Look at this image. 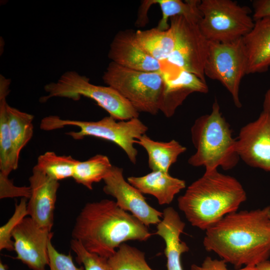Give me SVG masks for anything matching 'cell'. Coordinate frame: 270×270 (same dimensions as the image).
Returning <instances> with one entry per match:
<instances>
[{"instance_id":"6da1fadb","label":"cell","mask_w":270,"mask_h":270,"mask_svg":"<svg viewBox=\"0 0 270 270\" xmlns=\"http://www.w3.org/2000/svg\"><path fill=\"white\" fill-rule=\"evenodd\" d=\"M270 206L229 214L206 230L208 252L238 268L256 267L270 256Z\"/></svg>"},{"instance_id":"7a4b0ae2","label":"cell","mask_w":270,"mask_h":270,"mask_svg":"<svg viewBox=\"0 0 270 270\" xmlns=\"http://www.w3.org/2000/svg\"><path fill=\"white\" fill-rule=\"evenodd\" d=\"M152 235L136 216L115 201L86 203L77 216L72 236L89 252L108 258L128 240L146 241Z\"/></svg>"},{"instance_id":"3957f363","label":"cell","mask_w":270,"mask_h":270,"mask_svg":"<svg viewBox=\"0 0 270 270\" xmlns=\"http://www.w3.org/2000/svg\"><path fill=\"white\" fill-rule=\"evenodd\" d=\"M246 200L241 184L218 169L204 174L178 198L179 209L194 226L206 230L226 215L238 211Z\"/></svg>"},{"instance_id":"277c9868","label":"cell","mask_w":270,"mask_h":270,"mask_svg":"<svg viewBox=\"0 0 270 270\" xmlns=\"http://www.w3.org/2000/svg\"><path fill=\"white\" fill-rule=\"evenodd\" d=\"M190 132L196 152L188 160L190 165L204 166L206 171L218 167L229 170L236 166L240 158L236 150V138L232 137L216 99L210 114L196 120Z\"/></svg>"},{"instance_id":"5b68a950","label":"cell","mask_w":270,"mask_h":270,"mask_svg":"<svg viewBox=\"0 0 270 270\" xmlns=\"http://www.w3.org/2000/svg\"><path fill=\"white\" fill-rule=\"evenodd\" d=\"M110 116L100 120L88 122L63 119L57 116H49L42 120L40 128L44 130H52L66 126L78 127V132L66 133L74 140H82L92 136L112 142L125 152L133 164L136 162L138 150L134 147L135 140L146 134L148 127L138 118L116 122Z\"/></svg>"},{"instance_id":"8992f818","label":"cell","mask_w":270,"mask_h":270,"mask_svg":"<svg viewBox=\"0 0 270 270\" xmlns=\"http://www.w3.org/2000/svg\"><path fill=\"white\" fill-rule=\"evenodd\" d=\"M44 89L48 94L40 98L41 102L56 97L78 100L83 96L94 100L116 120H127L139 116L131 104L113 88L94 84L89 78L74 70L65 72Z\"/></svg>"},{"instance_id":"52a82bcc","label":"cell","mask_w":270,"mask_h":270,"mask_svg":"<svg viewBox=\"0 0 270 270\" xmlns=\"http://www.w3.org/2000/svg\"><path fill=\"white\" fill-rule=\"evenodd\" d=\"M102 78L107 86L118 92L138 112L156 115L160 111L164 84L162 70H137L111 62Z\"/></svg>"},{"instance_id":"ba28073f","label":"cell","mask_w":270,"mask_h":270,"mask_svg":"<svg viewBox=\"0 0 270 270\" xmlns=\"http://www.w3.org/2000/svg\"><path fill=\"white\" fill-rule=\"evenodd\" d=\"M199 28L210 42H230L242 38L253 28L250 9L231 0H200Z\"/></svg>"},{"instance_id":"9c48e42d","label":"cell","mask_w":270,"mask_h":270,"mask_svg":"<svg viewBox=\"0 0 270 270\" xmlns=\"http://www.w3.org/2000/svg\"><path fill=\"white\" fill-rule=\"evenodd\" d=\"M247 69L248 57L242 38L226 42L208 41L205 76L220 82L238 108L242 107L240 84Z\"/></svg>"},{"instance_id":"30bf717a","label":"cell","mask_w":270,"mask_h":270,"mask_svg":"<svg viewBox=\"0 0 270 270\" xmlns=\"http://www.w3.org/2000/svg\"><path fill=\"white\" fill-rule=\"evenodd\" d=\"M170 20V26L174 31L176 44L174 50L167 60L206 82L204 70L208 41L202 33L198 24L181 16L172 17Z\"/></svg>"},{"instance_id":"8fae6325","label":"cell","mask_w":270,"mask_h":270,"mask_svg":"<svg viewBox=\"0 0 270 270\" xmlns=\"http://www.w3.org/2000/svg\"><path fill=\"white\" fill-rule=\"evenodd\" d=\"M236 141L240 159L251 167L270 172V108H263L255 120L242 127Z\"/></svg>"},{"instance_id":"7c38bea8","label":"cell","mask_w":270,"mask_h":270,"mask_svg":"<svg viewBox=\"0 0 270 270\" xmlns=\"http://www.w3.org/2000/svg\"><path fill=\"white\" fill-rule=\"evenodd\" d=\"M15 258L32 270H46L48 266V244L53 232L40 226L30 217H25L12 234Z\"/></svg>"},{"instance_id":"4fadbf2b","label":"cell","mask_w":270,"mask_h":270,"mask_svg":"<svg viewBox=\"0 0 270 270\" xmlns=\"http://www.w3.org/2000/svg\"><path fill=\"white\" fill-rule=\"evenodd\" d=\"M104 181L103 191L114 198L120 208L130 212L146 226L161 221L163 212L149 205L142 194L126 181L122 168L112 166Z\"/></svg>"},{"instance_id":"5bb4252c","label":"cell","mask_w":270,"mask_h":270,"mask_svg":"<svg viewBox=\"0 0 270 270\" xmlns=\"http://www.w3.org/2000/svg\"><path fill=\"white\" fill-rule=\"evenodd\" d=\"M29 182L31 192L27 204L28 216L41 227L51 230L58 181L50 178L35 166Z\"/></svg>"},{"instance_id":"9a60e30c","label":"cell","mask_w":270,"mask_h":270,"mask_svg":"<svg viewBox=\"0 0 270 270\" xmlns=\"http://www.w3.org/2000/svg\"><path fill=\"white\" fill-rule=\"evenodd\" d=\"M132 30L118 32L112 41L108 53L111 62L124 67L144 72H160V61L148 54L138 44Z\"/></svg>"},{"instance_id":"2e32d148","label":"cell","mask_w":270,"mask_h":270,"mask_svg":"<svg viewBox=\"0 0 270 270\" xmlns=\"http://www.w3.org/2000/svg\"><path fill=\"white\" fill-rule=\"evenodd\" d=\"M164 84L160 104V110L170 118L191 94H206L208 88L206 82L196 74L180 69L178 74L171 78L168 72H162Z\"/></svg>"},{"instance_id":"e0dca14e","label":"cell","mask_w":270,"mask_h":270,"mask_svg":"<svg viewBox=\"0 0 270 270\" xmlns=\"http://www.w3.org/2000/svg\"><path fill=\"white\" fill-rule=\"evenodd\" d=\"M185 226L172 207L164 209L162 220L157 224L154 234L162 237L165 242L164 252L166 258L167 270H184L181 256L189 250L186 244L180 239Z\"/></svg>"},{"instance_id":"ac0fdd59","label":"cell","mask_w":270,"mask_h":270,"mask_svg":"<svg viewBox=\"0 0 270 270\" xmlns=\"http://www.w3.org/2000/svg\"><path fill=\"white\" fill-rule=\"evenodd\" d=\"M248 57L246 74L262 73L270 68V18L254 21L242 38Z\"/></svg>"},{"instance_id":"d6986e66","label":"cell","mask_w":270,"mask_h":270,"mask_svg":"<svg viewBox=\"0 0 270 270\" xmlns=\"http://www.w3.org/2000/svg\"><path fill=\"white\" fill-rule=\"evenodd\" d=\"M128 181L142 194L154 196L161 205L171 203L174 196L186 188L184 180L162 171H152L142 176H130Z\"/></svg>"},{"instance_id":"ffe728a7","label":"cell","mask_w":270,"mask_h":270,"mask_svg":"<svg viewBox=\"0 0 270 270\" xmlns=\"http://www.w3.org/2000/svg\"><path fill=\"white\" fill-rule=\"evenodd\" d=\"M10 84V79L0 76V173L6 176L18 168L19 160L11 140L7 112Z\"/></svg>"},{"instance_id":"44dd1931","label":"cell","mask_w":270,"mask_h":270,"mask_svg":"<svg viewBox=\"0 0 270 270\" xmlns=\"http://www.w3.org/2000/svg\"><path fill=\"white\" fill-rule=\"evenodd\" d=\"M134 144L146 150L148 156V166L152 171L168 172L170 166L186 150L185 146L174 140L168 142H158L152 140L146 134L135 140Z\"/></svg>"},{"instance_id":"7402d4cb","label":"cell","mask_w":270,"mask_h":270,"mask_svg":"<svg viewBox=\"0 0 270 270\" xmlns=\"http://www.w3.org/2000/svg\"><path fill=\"white\" fill-rule=\"evenodd\" d=\"M136 40L149 55L160 62L167 60L174 52L176 40L172 29L160 30L157 28L135 32Z\"/></svg>"},{"instance_id":"603a6c76","label":"cell","mask_w":270,"mask_h":270,"mask_svg":"<svg viewBox=\"0 0 270 270\" xmlns=\"http://www.w3.org/2000/svg\"><path fill=\"white\" fill-rule=\"evenodd\" d=\"M112 167L107 156L96 154L86 160H78L75 166L72 178L78 184L92 190V184L104 180Z\"/></svg>"},{"instance_id":"cb8c5ba5","label":"cell","mask_w":270,"mask_h":270,"mask_svg":"<svg viewBox=\"0 0 270 270\" xmlns=\"http://www.w3.org/2000/svg\"><path fill=\"white\" fill-rule=\"evenodd\" d=\"M154 4L160 6L162 17L160 20L158 28L166 30L170 28L168 20L172 17L181 16L188 20L198 24L202 15L198 8L200 0H152Z\"/></svg>"},{"instance_id":"d4e9b609","label":"cell","mask_w":270,"mask_h":270,"mask_svg":"<svg viewBox=\"0 0 270 270\" xmlns=\"http://www.w3.org/2000/svg\"><path fill=\"white\" fill-rule=\"evenodd\" d=\"M10 135L16 156L32 138L34 132V116L14 108L7 107Z\"/></svg>"},{"instance_id":"484cf974","label":"cell","mask_w":270,"mask_h":270,"mask_svg":"<svg viewBox=\"0 0 270 270\" xmlns=\"http://www.w3.org/2000/svg\"><path fill=\"white\" fill-rule=\"evenodd\" d=\"M78 160L70 156H58L46 152L38 158L36 166L50 178L58 181L72 177Z\"/></svg>"},{"instance_id":"4316f807","label":"cell","mask_w":270,"mask_h":270,"mask_svg":"<svg viewBox=\"0 0 270 270\" xmlns=\"http://www.w3.org/2000/svg\"><path fill=\"white\" fill-rule=\"evenodd\" d=\"M108 262L111 270H153L143 252L124 242L108 258Z\"/></svg>"},{"instance_id":"83f0119b","label":"cell","mask_w":270,"mask_h":270,"mask_svg":"<svg viewBox=\"0 0 270 270\" xmlns=\"http://www.w3.org/2000/svg\"><path fill=\"white\" fill-rule=\"evenodd\" d=\"M27 198H22L20 202L15 204L14 212L11 218L0 228V250H14L12 234L18 224L27 216Z\"/></svg>"},{"instance_id":"f1b7e54d","label":"cell","mask_w":270,"mask_h":270,"mask_svg":"<svg viewBox=\"0 0 270 270\" xmlns=\"http://www.w3.org/2000/svg\"><path fill=\"white\" fill-rule=\"evenodd\" d=\"M70 246L76 255V261L83 265L84 270H111L108 258L89 252L78 240L72 239Z\"/></svg>"},{"instance_id":"f546056e","label":"cell","mask_w":270,"mask_h":270,"mask_svg":"<svg viewBox=\"0 0 270 270\" xmlns=\"http://www.w3.org/2000/svg\"><path fill=\"white\" fill-rule=\"evenodd\" d=\"M50 270H84V267H77L74 264L70 252L68 254L58 252L51 241L48 244Z\"/></svg>"},{"instance_id":"4dcf8cb0","label":"cell","mask_w":270,"mask_h":270,"mask_svg":"<svg viewBox=\"0 0 270 270\" xmlns=\"http://www.w3.org/2000/svg\"><path fill=\"white\" fill-rule=\"evenodd\" d=\"M29 186H16L8 178V176L0 173V198L22 197L28 199L30 196Z\"/></svg>"},{"instance_id":"1f68e13d","label":"cell","mask_w":270,"mask_h":270,"mask_svg":"<svg viewBox=\"0 0 270 270\" xmlns=\"http://www.w3.org/2000/svg\"><path fill=\"white\" fill-rule=\"evenodd\" d=\"M227 262L224 260L212 259L207 256L200 266L193 264L190 270H229L227 268ZM236 270H256V267L244 266Z\"/></svg>"},{"instance_id":"d6a6232c","label":"cell","mask_w":270,"mask_h":270,"mask_svg":"<svg viewBox=\"0 0 270 270\" xmlns=\"http://www.w3.org/2000/svg\"><path fill=\"white\" fill-rule=\"evenodd\" d=\"M254 21L270 18V0H255L252 2Z\"/></svg>"},{"instance_id":"836d02e7","label":"cell","mask_w":270,"mask_h":270,"mask_svg":"<svg viewBox=\"0 0 270 270\" xmlns=\"http://www.w3.org/2000/svg\"><path fill=\"white\" fill-rule=\"evenodd\" d=\"M152 5H154L152 0H146L142 2L138 12V18L136 22V26H144L148 22V11Z\"/></svg>"},{"instance_id":"e575fe53","label":"cell","mask_w":270,"mask_h":270,"mask_svg":"<svg viewBox=\"0 0 270 270\" xmlns=\"http://www.w3.org/2000/svg\"><path fill=\"white\" fill-rule=\"evenodd\" d=\"M256 270H270V262L268 260L263 262L256 266Z\"/></svg>"},{"instance_id":"d590c367","label":"cell","mask_w":270,"mask_h":270,"mask_svg":"<svg viewBox=\"0 0 270 270\" xmlns=\"http://www.w3.org/2000/svg\"><path fill=\"white\" fill-rule=\"evenodd\" d=\"M263 108H270V88L266 91L264 95Z\"/></svg>"},{"instance_id":"8d00e7d4","label":"cell","mask_w":270,"mask_h":270,"mask_svg":"<svg viewBox=\"0 0 270 270\" xmlns=\"http://www.w3.org/2000/svg\"><path fill=\"white\" fill-rule=\"evenodd\" d=\"M0 270H8L6 266L2 262H0Z\"/></svg>"},{"instance_id":"74e56055","label":"cell","mask_w":270,"mask_h":270,"mask_svg":"<svg viewBox=\"0 0 270 270\" xmlns=\"http://www.w3.org/2000/svg\"></svg>"}]
</instances>
